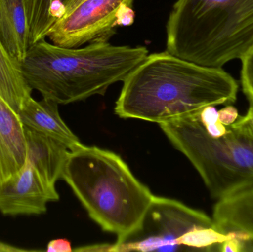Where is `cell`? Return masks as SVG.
<instances>
[{
  "instance_id": "obj_1",
  "label": "cell",
  "mask_w": 253,
  "mask_h": 252,
  "mask_svg": "<svg viewBox=\"0 0 253 252\" xmlns=\"http://www.w3.org/2000/svg\"><path fill=\"white\" fill-rule=\"evenodd\" d=\"M116 102L122 118L166 122L199 115L237 99V81L221 68L202 66L160 52L148 54L126 77Z\"/></svg>"
},
{
  "instance_id": "obj_2",
  "label": "cell",
  "mask_w": 253,
  "mask_h": 252,
  "mask_svg": "<svg viewBox=\"0 0 253 252\" xmlns=\"http://www.w3.org/2000/svg\"><path fill=\"white\" fill-rule=\"evenodd\" d=\"M147 55L148 50L143 46L101 41L83 47H65L44 38L31 46L21 65L31 90L43 99L68 105L103 96L111 85L124 81Z\"/></svg>"
},
{
  "instance_id": "obj_3",
  "label": "cell",
  "mask_w": 253,
  "mask_h": 252,
  "mask_svg": "<svg viewBox=\"0 0 253 252\" xmlns=\"http://www.w3.org/2000/svg\"><path fill=\"white\" fill-rule=\"evenodd\" d=\"M61 179L89 216L104 231L117 235L116 244L141 227L154 197L120 155L83 144L70 150Z\"/></svg>"
},
{
  "instance_id": "obj_4",
  "label": "cell",
  "mask_w": 253,
  "mask_h": 252,
  "mask_svg": "<svg viewBox=\"0 0 253 252\" xmlns=\"http://www.w3.org/2000/svg\"><path fill=\"white\" fill-rule=\"evenodd\" d=\"M167 51L202 66L242 60L253 47V0H177Z\"/></svg>"
},
{
  "instance_id": "obj_5",
  "label": "cell",
  "mask_w": 253,
  "mask_h": 252,
  "mask_svg": "<svg viewBox=\"0 0 253 252\" xmlns=\"http://www.w3.org/2000/svg\"><path fill=\"white\" fill-rule=\"evenodd\" d=\"M199 114L159 126L190 160L213 198L221 199L253 187V141L230 126L224 136L212 137Z\"/></svg>"
},
{
  "instance_id": "obj_6",
  "label": "cell",
  "mask_w": 253,
  "mask_h": 252,
  "mask_svg": "<svg viewBox=\"0 0 253 252\" xmlns=\"http://www.w3.org/2000/svg\"><path fill=\"white\" fill-rule=\"evenodd\" d=\"M212 219L179 201L153 197L141 227L123 242L112 245L111 252L185 251L184 235L199 227H212Z\"/></svg>"
},
{
  "instance_id": "obj_7",
  "label": "cell",
  "mask_w": 253,
  "mask_h": 252,
  "mask_svg": "<svg viewBox=\"0 0 253 252\" xmlns=\"http://www.w3.org/2000/svg\"><path fill=\"white\" fill-rule=\"evenodd\" d=\"M133 1L84 0L57 20L47 37L53 44L65 47L109 41L117 27L133 22Z\"/></svg>"
},
{
  "instance_id": "obj_8",
  "label": "cell",
  "mask_w": 253,
  "mask_h": 252,
  "mask_svg": "<svg viewBox=\"0 0 253 252\" xmlns=\"http://www.w3.org/2000/svg\"><path fill=\"white\" fill-rule=\"evenodd\" d=\"M56 187L43 180L31 163L0 183V213L4 216H40L48 203L59 201Z\"/></svg>"
},
{
  "instance_id": "obj_9",
  "label": "cell",
  "mask_w": 253,
  "mask_h": 252,
  "mask_svg": "<svg viewBox=\"0 0 253 252\" xmlns=\"http://www.w3.org/2000/svg\"><path fill=\"white\" fill-rule=\"evenodd\" d=\"M27 157L23 124L0 96V183L17 174L26 164Z\"/></svg>"
},
{
  "instance_id": "obj_10",
  "label": "cell",
  "mask_w": 253,
  "mask_h": 252,
  "mask_svg": "<svg viewBox=\"0 0 253 252\" xmlns=\"http://www.w3.org/2000/svg\"><path fill=\"white\" fill-rule=\"evenodd\" d=\"M17 113L25 127L59 141L70 150L82 144L61 118L59 104L53 101L43 99L37 102L31 97Z\"/></svg>"
},
{
  "instance_id": "obj_11",
  "label": "cell",
  "mask_w": 253,
  "mask_h": 252,
  "mask_svg": "<svg viewBox=\"0 0 253 252\" xmlns=\"http://www.w3.org/2000/svg\"><path fill=\"white\" fill-rule=\"evenodd\" d=\"M26 138L27 161L44 181L56 187L62 177L70 149L59 141L24 126Z\"/></svg>"
},
{
  "instance_id": "obj_12",
  "label": "cell",
  "mask_w": 253,
  "mask_h": 252,
  "mask_svg": "<svg viewBox=\"0 0 253 252\" xmlns=\"http://www.w3.org/2000/svg\"><path fill=\"white\" fill-rule=\"evenodd\" d=\"M215 229L223 233L242 231L251 235L245 252H253V187L218 200L213 209Z\"/></svg>"
},
{
  "instance_id": "obj_13",
  "label": "cell",
  "mask_w": 253,
  "mask_h": 252,
  "mask_svg": "<svg viewBox=\"0 0 253 252\" xmlns=\"http://www.w3.org/2000/svg\"><path fill=\"white\" fill-rule=\"evenodd\" d=\"M0 40L10 55L24 60L31 43L22 0H0Z\"/></svg>"
},
{
  "instance_id": "obj_14",
  "label": "cell",
  "mask_w": 253,
  "mask_h": 252,
  "mask_svg": "<svg viewBox=\"0 0 253 252\" xmlns=\"http://www.w3.org/2000/svg\"><path fill=\"white\" fill-rule=\"evenodd\" d=\"M31 93L24 78L21 62L9 53L0 40V96L18 112L31 97Z\"/></svg>"
},
{
  "instance_id": "obj_15",
  "label": "cell",
  "mask_w": 253,
  "mask_h": 252,
  "mask_svg": "<svg viewBox=\"0 0 253 252\" xmlns=\"http://www.w3.org/2000/svg\"><path fill=\"white\" fill-rule=\"evenodd\" d=\"M29 28L31 46L48 36L65 12L68 0H22Z\"/></svg>"
},
{
  "instance_id": "obj_16",
  "label": "cell",
  "mask_w": 253,
  "mask_h": 252,
  "mask_svg": "<svg viewBox=\"0 0 253 252\" xmlns=\"http://www.w3.org/2000/svg\"><path fill=\"white\" fill-rule=\"evenodd\" d=\"M241 81L245 96L253 104V47L242 59Z\"/></svg>"
},
{
  "instance_id": "obj_17",
  "label": "cell",
  "mask_w": 253,
  "mask_h": 252,
  "mask_svg": "<svg viewBox=\"0 0 253 252\" xmlns=\"http://www.w3.org/2000/svg\"><path fill=\"white\" fill-rule=\"evenodd\" d=\"M230 127L253 142V104L251 103L246 115L240 117Z\"/></svg>"
},
{
  "instance_id": "obj_18",
  "label": "cell",
  "mask_w": 253,
  "mask_h": 252,
  "mask_svg": "<svg viewBox=\"0 0 253 252\" xmlns=\"http://www.w3.org/2000/svg\"><path fill=\"white\" fill-rule=\"evenodd\" d=\"M238 118H239V112L237 109L232 105H227L225 108L218 111V119L220 122L227 127L236 122Z\"/></svg>"
},
{
  "instance_id": "obj_19",
  "label": "cell",
  "mask_w": 253,
  "mask_h": 252,
  "mask_svg": "<svg viewBox=\"0 0 253 252\" xmlns=\"http://www.w3.org/2000/svg\"><path fill=\"white\" fill-rule=\"evenodd\" d=\"M245 243L238 238H232L218 246V251L221 252H245Z\"/></svg>"
},
{
  "instance_id": "obj_20",
  "label": "cell",
  "mask_w": 253,
  "mask_h": 252,
  "mask_svg": "<svg viewBox=\"0 0 253 252\" xmlns=\"http://www.w3.org/2000/svg\"><path fill=\"white\" fill-rule=\"evenodd\" d=\"M47 252H71L73 251L71 244L68 240H52L47 244L45 250Z\"/></svg>"
},
{
  "instance_id": "obj_21",
  "label": "cell",
  "mask_w": 253,
  "mask_h": 252,
  "mask_svg": "<svg viewBox=\"0 0 253 252\" xmlns=\"http://www.w3.org/2000/svg\"><path fill=\"white\" fill-rule=\"evenodd\" d=\"M40 252V250H28V249L20 248L16 246L10 245L5 242L0 241V252Z\"/></svg>"
}]
</instances>
